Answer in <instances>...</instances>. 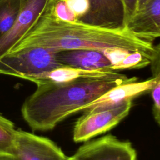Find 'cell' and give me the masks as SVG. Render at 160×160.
<instances>
[{"instance_id": "obj_2", "label": "cell", "mask_w": 160, "mask_h": 160, "mask_svg": "<svg viewBox=\"0 0 160 160\" xmlns=\"http://www.w3.org/2000/svg\"><path fill=\"white\" fill-rule=\"evenodd\" d=\"M136 81V76L112 71L102 77L38 84L22 104V116L33 131L51 130L111 88Z\"/></svg>"}, {"instance_id": "obj_12", "label": "cell", "mask_w": 160, "mask_h": 160, "mask_svg": "<svg viewBox=\"0 0 160 160\" xmlns=\"http://www.w3.org/2000/svg\"><path fill=\"white\" fill-rule=\"evenodd\" d=\"M112 70H86L68 66H61L51 71L33 75L27 80L38 84L44 83H62L78 79L107 76Z\"/></svg>"}, {"instance_id": "obj_20", "label": "cell", "mask_w": 160, "mask_h": 160, "mask_svg": "<svg viewBox=\"0 0 160 160\" xmlns=\"http://www.w3.org/2000/svg\"><path fill=\"white\" fill-rule=\"evenodd\" d=\"M126 11V23L138 10L139 0H124Z\"/></svg>"}, {"instance_id": "obj_1", "label": "cell", "mask_w": 160, "mask_h": 160, "mask_svg": "<svg viewBox=\"0 0 160 160\" xmlns=\"http://www.w3.org/2000/svg\"><path fill=\"white\" fill-rule=\"evenodd\" d=\"M51 1L11 49L39 47L55 52L81 49L102 52L106 49L119 48L129 51H139L151 62L159 56V45L154 46L152 42L138 37L127 26L113 29L57 18L51 12Z\"/></svg>"}, {"instance_id": "obj_15", "label": "cell", "mask_w": 160, "mask_h": 160, "mask_svg": "<svg viewBox=\"0 0 160 160\" xmlns=\"http://www.w3.org/2000/svg\"><path fill=\"white\" fill-rule=\"evenodd\" d=\"M151 60L139 51L129 52L121 61L111 67L114 71L124 69H140L151 64Z\"/></svg>"}, {"instance_id": "obj_3", "label": "cell", "mask_w": 160, "mask_h": 160, "mask_svg": "<svg viewBox=\"0 0 160 160\" xmlns=\"http://www.w3.org/2000/svg\"><path fill=\"white\" fill-rule=\"evenodd\" d=\"M55 53L39 47L11 49L0 59V74L27 80L33 75L62 66L56 60Z\"/></svg>"}, {"instance_id": "obj_22", "label": "cell", "mask_w": 160, "mask_h": 160, "mask_svg": "<svg viewBox=\"0 0 160 160\" xmlns=\"http://www.w3.org/2000/svg\"><path fill=\"white\" fill-rule=\"evenodd\" d=\"M0 160H17L12 156H0Z\"/></svg>"}, {"instance_id": "obj_24", "label": "cell", "mask_w": 160, "mask_h": 160, "mask_svg": "<svg viewBox=\"0 0 160 160\" xmlns=\"http://www.w3.org/2000/svg\"><path fill=\"white\" fill-rule=\"evenodd\" d=\"M54 1H55V0H54Z\"/></svg>"}, {"instance_id": "obj_23", "label": "cell", "mask_w": 160, "mask_h": 160, "mask_svg": "<svg viewBox=\"0 0 160 160\" xmlns=\"http://www.w3.org/2000/svg\"><path fill=\"white\" fill-rule=\"evenodd\" d=\"M66 160H75V159L72 156H71V157H68Z\"/></svg>"}, {"instance_id": "obj_18", "label": "cell", "mask_w": 160, "mask_h": 160, "mask_svg": "<svg viewBox=\"0 0 160 160\" xmlns=\"http://www.w3.org/2000/svg\"><path fill=\"white\" fill-rule=\"evenodd\" d=\"M129 52L131 51L119 48H108L102 51V54L110 61L111 64V67L121 61Z\"/></svg>"}, {"instance_id": "obj_19", "label": "cell", "mask_w": 160, "mask_h": 160, "mask_svg": "<svg viewBox=\"0 0 160 160\" xmlns=\"http://www.w3.org/2000/svg\"><path fill=\"white\" fill-rule=\"evenodd\" d=\"M152 99V114L156 122H160V81H158L150 91Z\"/></svg>"}, {"instance_id": "obj_7", "label": "cell", "mask_w": 160, "mask_h": 160, "mask_svg": "<svg viewBox=\"0 0 160 160\" xmlns=\"http://www.w3.org/2000/svg\"><path fill=\"white\" fill-rule=\"evenodd\" d=\"M160 81V75L152 76L146 81H132L118 85L82 107L79 111L84 112L110 108L121 105L127 101L150 92L152 88Z\"/></svg>"}, {"instance_id": "obj_21", "label": "cell", "mask_w": 160, "mask_h": 160, "mask_svg": "<svg viewBox=\"0 0 160 160\" xmlns=\"http://www.w3.org/2000/svg\"><path fill=\"white\" fill-rule=\"evenodd\" d=\"M152 0H139V2H138V10L142 8L143 7H144L147 4H148Z\"/></svg>"}, {"instance_id": "obj_6", "label": "cell", "mask_w": 160, "mask_h": 160, "mask_svg": "<svg viewBox=\"0 0 160 160\" xmlns=\"http://www.w3.org/2000/svg\"><path fill=\"white\" fill-rule=\"evenodd\" d=\"M13 156L17 160H66L68 156L51 139L16 130Z\"/></svg>"}, {"instance_id": "obj_17", "label": "cell", "mask_w": 160, "mask_h": 160, "mask_svg": "<svg viewBox=\"0 0 160 160\" xmlns=\"http://www.w3.org/2000/svg\"><path fill=\"white\" fill-rule=\"evenodd\" d=\"M77 16L78 21L84 17L90 8L89 0H64Z\"/></svg>"}, {"instance_id": "obj_16", "label": "cell", "mask_w": 160, "mask_h": 160, "mask_svg": "<svg viewBox=\"0 0 160 160\" xmlns=\"http://www.w3.org/2000/svg\"><path fill=\"white\" fill-rule=\"evenodd\" d=\"M51 12L57 18L68 22L78 21L77 16L64 0H52L50 5Z\"/></svg>"}, {"instance_id": "obj_9", "label": "cell", "mask_w": 160, "mask_h": 160, "mask_svg": "<svg viewBox=\"0 0 160 160\" xmlns=\"http://www.w3.org/2000/svg\"><path fill=\"white\" fill-rule=\"evenodd\" d=\"M51 0H22L19 15L11 29L0 38V59L24 35Z\"/></svg>"}, {"instance_id": "obj_10", "label": "cell", "mask_w": 160, "mask_h": 160, "mask_svg": "<svg viewBox=\"0 0 160 160\" xmlns=\"http://www.w3.org/2000/svg\"><path fill=\"white\" fill-rule=\"evenodd\" d=\"M126 26L138 37L153 42L160 36V0H152L137 11Z\"/></svg>"}, {"instance_id": "obj_11", "label": "cell", "mask_w": 160, "mask_h": 160, "mask_svg": "<svg viewBox=\"0 0 160 160\" xmlns=\"http://www.w3.org/2000/svg\"><path fill=\"white\" fill-rule=\"evenodd\" d=\"M55 56L58 62L62 66L86 70H111L110 61L101 51L97 50H62L56 51Z\"/></svg>"}, {"instance_id": "obj_5", "label": "cell", "mask_w": 160, "mask_h": 160, "mask_svg": "<svg viewBox=\"0 0 160 160\" xmlns=\"http://www.w3.org/2000/svg\"><path fill=\"white\" fill-rule=\"evenodd\" d=\"M72 156L75 160H138L131 142L112 134L87 141Z\"/></svg>"}, {"instance_id": "obj_13", "label": "cell", "mask_w": 160, "mask_h": 160, "mask_svg": "<svg viewBox=\"0 0 160 160\" xmlns=\"http://www.w3.org/2000/svg\"><path fill=\"white\" fill-rule=\"evenodd\" d=\"M22 4V0H0V38L12 27Z\"/></svg>"}, {"instance_id": "obj_4", "label": "cell", "mask_w": 160, "mask_h": 160, "mask_svg": "<svg viewBox=\"0 0 160 160\" xmlns=\"http://www.w3.org/2000/svg\"><path fill=\"white\" fill-rule=\"evenodd\" d=\"M132 101L118 106L84 112L76 122L72 133L76 142H86L116 126L129 113Z\"/></svg>"}, {"instance_id": "obj_8", "label": "cell", "mask_w": 160, "mask_h": 160, "mask_svg": "<svg viewBox=\"0 0 160 160\" xmlns=\"http://www.w3.org/2000/svg\"><path fill=\"white\" fill-rule=\"evenodd\" d=\"M88 14L79 21L108 28L126 26V11L124 0H89Z\"/></svg>"}, {"instance_id": "obj_14", "label": "cell", "mask_w": 160, "mask_h": 160, "mask_svg": "<svg viewBox=\"0 0 160 160\" xmlns=\"http://www.w3.org/2000/svg\"><path fill=\"white\" fill-rule=\"evenodd\" d=\"M16 130L14 123L0 114V156H12Z\"/></svg>"}]
</instances>
